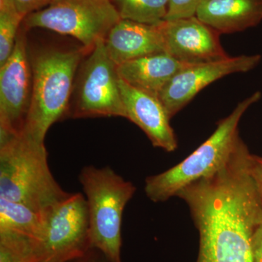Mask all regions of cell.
I'll return each mask as SVG.
<instances>
[{
    "label": "cell",
    "mask_w": 262,
    "mask_h": 262,
    "mask_svg": "<svg viewBox=\"0 0 262 262\" xmlns=\"http://www.w3.org/2000/svg\"><path fill=\"white\" fill-rule=\"evenodd\" d=\"M243 140L228 163L177 196L189 208L199 234L196 262H253L252 238L262 223V201Z\"/></svg>",
    "instance_id": "obj_1"
},
{
    "label": "cell",
    "mask_w": 262,
    "mask_h": 262,
    "mask_svg": "<svg viewBox=\"0 0 262 262\" xmlns=\"http://www.w3.org/2000/svg\"><path fill=\"white\" fill-rule=\"evenodd\" d=\"M0 139V198L44 214L70 195L51 173L45 143L22 133Z\"/></svg>",
    "instance_id": "obj_2"
},
{
    "label": "cell",
    "mask_w": 262,
    "mask_h": 262,
    "mask_svg": "<svg viewBox=\"0 0 262 262\" xmlns=\"http://www.w3.org/2000/svg\"><path fill=\"white\" fill-rule=\"evenodd\" d=\"M256 92L237 105L217 123L214 132L199 147L173 168L146 179L144 191L150 201L160 203L177 196L182 189L210 177L229 163L241 141L239 121L250 106L261 99Z\"/></svg>",
    "instance_id": "obj_3"
},
{
    "label": "cell",
    "mask_w": 262,
    "mask_h": 262,
    "mask_svg": "<svg viewBox=\"0 0 262 262\" xmlns=\"http://www.w3.org/2000/svg\"><path fill=\"white\" fill-rule=\"evenodd\" d=\"M85 49L47 50L33 58L32 98L21 132L24 135L45 143L50 127L67 114Z\"/></svg>",
    "instance_id": "obj_4"
},
{
    "label": "cell",
    "mask_w": 262,
    "mask_h": 262,
    "mask_svg": "<svg viewBox=\"0 0 262 262\" xmlns=\"http://www.w3.org/2000/svg\"><path fill=\"white\" fill-rule=\"evenodd\" d=\"M79 181L87 201L91 247L112 262H122V214L135 186L108 166L84 167Z\"/></svg>",
    "instance_id": "obj_5"
},
{
    "label": "cell",
    "mask_w": 262,
    "mask_h": 262,
    "mask_svg": "<svg viewBox=\"0 0 262 262\" xmlns=\"http://www.w3.org/2000/svg\"><path fill=\"white\" fill-rule=\"evenodd\" d=\"M42 232L27 262H67L91 249L85 196L74 193L44 213Z\"/></svg>",
    "instance_id": "obj_6"
},
{
    "label": "cell",
    "mask_w": 262,
    "mask_h": 262,
    "mask_svg": "<svg viewBox=\"0 0 262 262\" xmlns=\"http://www.w3.org/2000/svg\"><path fill=\"white\" fill-rule=\"evenodd\" d=\"M120 15L111 0H56L25 17V28H42L76 38L86 49L106 39Z\"/></svg>",
    "instance_id": "obj_7"
},
{
    "label": "cell",
    "mask_w": 262,
    "mask_h": 262,
    "mask_svg": "<svg viewBox=\"0 0 262 262\" xmlns=\"http://www.w3.org/2000/svg\"><path fill=\"white\" fill-rule=\"evenodd\" d=\"M75 88L74 117L125 118L117 65L108 56L104 39L96 43L82 63Z\"/></svg>",
    "instance_id": "obj_8"
},
{
    "label": "cell",
    "mask_w": 262,
    "mask_h": 262,
    "mask_svg": "<svg viewBox=\"0 0 262 262\" xmlns=\"http://www.w3.org/2000/svg\"><path fill=\"white\" fill-rule=\"evenodd\" d=\"M23 31L18 33L9 58L0 66V135L23 130L32 91V69Z\"/></svg>",
    "instance_id": "obj_9"
},
{
    "label": "cell",
    "mask_w": 262,
    "mask_h": 262,
    "mask_svg": "<svg viewBox=\"0 0 262 262\" xmlns=\"http://www.w3.org/2000/svg\"><path fill=\"white\" fill-rule=\"evenodd\" d=\"M261 60L260 55H243L220 61L185 66L162 90L160 100L172 118L210 84L225 76L249 72L256 68Z\"/></svg>",
    "instance_id": "obj_10"
},
{
    "label": "cell",
    "mask_w": 262,
    "mask_h": 262,
    "mask_svg": "<svg viewBox=\"0 0 262 262\" xmlns=\"http://www.w3.org/2000/svg\"><path fill=\"white\" fill-rule=\"evenodd\" d=\"M165 52L184 64L220 61L229 57L220 34L196 16L165 20L160 24Z\"/></svg>",
    "instance_id": "obj_11"
},
{
    "label": "cell",
    "mask_w": 262,
    "mask_h": 262,
    "mask_svg": "<svg viewBox=\"0 0 262 262\" xmlns=\"http://www.w3.org/2000/svg\"><path fill=\"white\" fill-rule=\"evenodd\" d=\"M125 118L144 131L155 147L168 152L175 151L178 141L170 117L159 97L136 89L120 79Z\"/></svg>",
    "instance_id": "obj_12"
},
{
    "label": "cell",
    "mask_w": 262,
    "mask_h": 262,
    "mask_svg": "<svg viewBox=\"0 0 262 262\" xmlns=\"http://www.w3.org/2000/svg\"><path fill=\"white\" fill-rule=\"evenodd\" d=\"M105 46L117 66L165 52L160 24L148 25L122 19L108 33Z\"/></svg>",
    "instance_id": "obj_13"
},
{
    "label": "cell",
    "mask_w": 262,
    "mask_h": 262,
    "mask_svg": "<svg viewBox=\"0 0 262 262\" xmlns=\"http://www.w3.org/2000/svg\"><path fill=\"white\" fill-rule=\"evenodd\" d=\"M44 215L21 203L0 198V246L27 262L32 246L39 238Z\"/></svg>",
    "instance_id": "obj_14"
},
{
    "label": "cell",
    "mask_w": 262,
    "mask_h": 262,
    "mask_svg": "<svg viewBox=\"0 0 262 262\" xmlns=\"http://www.w3.org/2000/svg\"><path fill=\"white\" fill-rule=\"evenodd\" d=\"M187 65L163 52L125 62L117 66V70L129 85L159 97L169 81Z\"/></svg>",
    "instance_id": "obj_15"
},
{
    "label": "cell",
    "mask_w": 262,
    "mask_h": 262,
    "mask_svg": "<svg viewBox=\"0 0 262 262\" xmlns=\"http://www.w3.org/2000/svg\"><path fill=\"white\" fill-rule=\"evenodd\" d=\"M196 17L220 34L256 27L262 20V0H207Z\"/></svg>",
    "instance_id": "obj_16"
},
{
    "label": "cell",
    "mask_w": 262,
    "mask_h": 262,
    "mask_svg": "<svg viewBox=\"0 0 262 262\" xmlns=\"http://www.w3.org/2000/svg\"><path fill=\"white\" fill-rule=\"evenodd\" d=\"M120 18L158 25L166 19L169 0H111Z\"/></svg>",
    "instance_id": "obj_17"
},
{
    "label": "cell",
    "mask_w": 262,
    "mask_h": 262,
    "mask_svg": "<svg viewBox=\"0 0 262 262\" xmlns=\"http://www.w3.org/2000/svg\"><path fill=\"white\" fill-rule=\"evenodd\" d=\"M24 18L13 0H0V66L13 53Z\"/></svg>",
    "instance_id": "obj_18"
},
{
    "label": "cell",
    "mask_w": 262,
    "mask_h": 262,
    "mask_svg": "<svg viewBox=\"0 0 262 262\" xmlns=\"http://www.w3.org/2000/svg\"><path fill=\"white\" fill-rule=\"evenodd\" d=\"M207 0H169L168 11L165 20L190 18Z\"/></svg>",
    "instance_id": "obj_19"
},
{
    "label": "cell",
    "mask_w": 262,
    "mask_h": 262,
    "mask_svg": "<svg viewBox=\"0 0 262 262\" xmlns=\"http://www.w3.org/2000/svg\"><path fill=\"white\" fill-rule=\"evenodd\" d=\"M56 0H13L19 13L24 17L49 6Z\"/></svg>",
    "instance_id": "obj_20"
},
{
    "label": "cell",
    "mask_w": 262,
    "mask_h": 262,
    "mask_svg": "<svg viewBox=\"0 0 262 262\" xmlns=\"http://www.w3.org/2000/svg\"><path fill=\"white\" fill-rule=\"evenodd\" d=\"M250 172L258 195L262 201V157L251 155Z\"/></svg>",
    "instance_id": "obj_21"
},
{
    "label": "cell",
    "mask_w": 262,
    "mask_h": 262,
    "mask_svg": "<svg viewBox=\"0 0 262 262\" xmlns=\"http://www.w3.org/2000/svg\"><path fill=\"white\" fill-rule=\"evenodd\" d=\"M67 262H112L102 252L91 248L84 254Z\"/></svg>",
    "instance_id": "obj_22"
},
{
    "label": "cell",
    "mask_w": 262,
    "mask_h": 262,
    "mask_svg": "<svg viewBox=\"0 0 262 262\" xmlns=\"http://www.w3.org/2000/svg\"><path fill=\"white\" fill-rule=\"evenodd\" d=\"M252 253L253 262H262V223L253 233Z\"/></svg>",
    "instance_id": "obj_23"
}]
</instances>
